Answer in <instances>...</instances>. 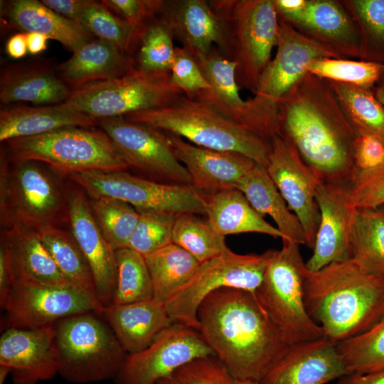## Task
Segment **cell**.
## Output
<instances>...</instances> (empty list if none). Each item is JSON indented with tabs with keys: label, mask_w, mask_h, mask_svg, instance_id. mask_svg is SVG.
<instances>
[{
	"label": "cell",
	"mask_w": 384,
	"mask_h": 384,
	"mask_svg": "<svg viewBox=\"0 0 384 384\" xmlns=\"http://www.w3.org/2000/svg\"><path fill=\"white\" fill-rule=\"evenodd\" d=\"M336 346L348 373L384 370V316L369 329Z\"/></svg>",
	"instance_id": "41"
},
{
	"label": "cell",
	"mask_w": 384,
	"mask_h": 384,
	"mask_svg": "<svg viewBox=\"0 0 384 384\" xmlns=\"http://www.w3.org/2000/svg\"><path fill=\"white\" fill-rule=\"evenodd\" d=\"M373 91L377 98L384 105V88L375 87Z\"/></svg>",
	"instance_id": "59"
},
{
	"label": "cell",
	"mask_w": 384,
	"mask_h": 384,
	"mask_svg": "<svg viewBox=\"0 0 384 384\" xmlns=\"http://www.w3.org/2000/svg\"><path fill=\"white\" fill-rule=\"evenodd\" d=\"M10 370L5 366H0V384H4Z\"/></svg>",
	"instance_id": "58"
},
{
	"label": "cell",
	"mask_w": 384,
	"mask_h": 384,
	"mask_svg": "<svg viewBox=\"0 0 384 384\" xmlns=\"http://www.w3.org/2000/svg\"><path fill=\"white\" fill-rule=\"evenodd\" d=\"M71 89L54 68L43 63L14 64L6 67L0 78V101L4 105L26 102L38 105L66 101Z\"/></svg>",
	"instance_id": "26"
},
{
	"label": "cell",
	"mask_w": 384,
	"mask_h": 384,
	"mask_svg": "<svg viewBox=\"0 0 384 384\" xmlns=\"http://www.w3.org/2000/svg\"><path fill=\"white\" fill-rule=\"evenodd\" d=\"M36 230L66 279L72 284L96 295L90 265L73 235L55 225H46Z\"/></svg>",
	"instance_id": "36"
},
{
	"label": "cell",
	"mask_w": 384,
	"mask_h": 384,
	"mask_svg": "<svg viewBox=\"0 0 384 384\" xmlns=\"http://www.w3.org/2000/svg\"><path fill=\"white\" fill-rule=\"evenodd\" d=\"M170 75L173 84L190 97L210 88L198 62L182 47L175 48Z\"/></svg>",
	"instance_id": "49"
},
{
	"label": "cell",
	"mask_w": 384,
	"mask_h": 384,
	"mask_svg": "<svg viewBox=\"0 0 384 384\" xmlns=\"http://www.w3.org/2000/svg\"><path fill=\"white\" fill-rule=\"evenodd\" d=\"M100 315L111 327L127 354L145 348L174 323L165 304L154 298L104 306Z\"/></svg>",
	"instance_id": "25"
},
{
	"label": "cell",
	"mask_w": 384,
	"mask_h": 384,
	"mask_svg": "<svg viewBox=\"0 0 384 384\" xmlns=\"http://www.w3.org/2000/svg\"><path fill=\"white\" fill-rule=\"evenodd\" d=\"M97 120L60 104L14 106L0 112V141L36 137L70 127H93Z\"/></svg>",
	"instance_id": "30"
},
{
	"label": "cell",
	"mask_w": 384,
	"mask_h": 384,
	"mask_svg": "<svg viewBox=\"0 0 384 384\" xmlns=\"http://www.w3.org/2000/svg\"><path fill=\"white\" fill-rule=\"evenodd\" d=\"M375 87L384 88V65L381 75Z\"/></svg>",
	"instance_id": "60"
},
{
	"label": "cell",
	"mask_w": 384,
	"mask_h": 384,
	"mask_svg": "<svg viewBox=\"0 0 384 384\" xmlns=\"http://www.w3.org/2000/svg\"><path fill=\"white\" fill-rule=\"evenodd\" d=\"M320 220L313 252L306 262L309 271H317L351 257L350 234L355 208L349 184L320 181L316 191Z\"/></svg>",
	"instance_id": "19"
},
{
	"label": "cell",
	"mask_w": 384,
	"mask_h": 384,
	"mask_svg": "<svg viewBox=\"0 0 384 384\" xmlns=\"http://www.w3.org/2000/svg\"><path fill=\"white\" fill-rule=\"evenodd\" d=\"M153 287V298L166 302L194 275L201 263L188 252L171 243L144 256Z\"/></svg>",
	"instance_id": "35"
},
{
	"label": "cell",
	"mask_w": 384,
	"mask_h": 384,
	"mask_svg": "<svg viewBox=\"0 0 384 384\" xmlns=\"http://www.w3.org/2000/svg\"><path fill=\"white\" fill-rule=\"evenodd\" d=\"M327 82L357 135H373L384 143V105L373 89Z\"/></svg>",
	"instance_id": "37"
},
{
	"label": "cell",
	"mask_w": 384,
	"mask_h": 384,
	"mask_svg": "<svg viewBox=\"0 0 384 384\" xmlns=\"http://www.w3.org/2000/svg\"><path fill=\"white\" fill-rule=\"evenodd\" d=\"M158 384H260L238 378L230 373L214 356L193 361Z\"/></svg>",
	"instance_id": "47"
},
{
	"label": "cell",
	"mask_w": 384,
	"mask_h": 384,
	"mask_svg": "<svg viewBox=\"0 0 384 384\" xmlns=\"http://www.w3.org/2000/svg\"><path fill=\"white\" fill-rule=\"evenodd\" d=\"M101 1L110 10L124 20L139 36L146 24L160 14L164 2L161 0H104Z\"/></svg>",
	"instance_id": "50"
},
{
	"label": "cell",
	"mask_w": 384,
	"mask_h": 384,
	"mask_svg": "<svg viewBox=\"0 0 384 384\" xmlns=\"http://www.w3.org/2000/svg\"><path fill=\"white\" fill-rule=\"evenodd\" d=\"M270 145L266 170L288 207L301 223L306 246L312 249L320 220L316 191L321 181L283 134L275 136Z\"/></svg>",
	"instance_id": "17"
},
{
	"label": "cell",
	"mask_w": 384,
	"mask_h": 384,
	"mask_svg": "<svg viewBox=\"0 0 384 384\" xmlns=\"http://www.w3.org/2000/svg\"><path fill=\"white\" fill-rule=\"evenodd\" d=\"M209 3L227 25L238 85L254 93L277 45L279 17L274 0Z\"/></svg>",
	"instance_id": "9"
},
{
	"label": "cell",
	"mask_w": 384,
	"mask_h": 384,
	"mask_svg": "<svg viewBox=\"0 0 384 384\" xmlns=\"http://www.w3.org/2000/svg\"><path fill=\"white\" fill-rule=\"evenodd\" d=\"M123 117L186 139L199 147L239 153L265 168L268 163L270 142L210 105L185 94L164 107Z\"/></svg>",
	"instance_id": "4"
},
{
	"label": "cell",
	"mask_w": 384,
	"mask_h": 384,
	"mask_svg": "<svg viewBox=\"0 0 384 384\" xmlns=\"http://www.w3.org/2000/svg\"><path fill=\"white\" fill-rule=\"evenodd\" d=\"M304 302L324 337L338 343L366 331L384 316V277L363 272L351 258L307 270Z\"/></svg>",
	"instance_id": "3"
},
{
	"label": "cell",
	"mask_w": 384,
	"mask_h": 384,
	"mask_svg": "<svg viewBox=\"0 0 384 384\" xmlns=\"http://www.w3.org/2000/svg\"><path fill=\"white\" fill-rule=\"evenodd\" d=\"M68 178L91 198L108 197L133 206L139 213L205 215L203 195L191 186L149 181L122 171H90Z\"/></svg>",
	"instance_id": "13"
},
{
	"label": "cell",
	"mask_w": 384,
	"mask_h": 384,
	"mask_svg": "<svg viewBox=\"0 0 384 384\" xmlns=\"http://www.w3.org/2000/svg\"><path fill=\"white\" fill-rule=\"evenodd\" d=\"M79 23L97 38L112 45L127 55L132 57L134 53L139 36L102 1L89 0Z\"/></svg>",
	"instance_id": "43"
},
{
	"label": "cell",
	"mask_w": 384,
	"mask_h": 384,
	"mask_svg": "<svg viewBox=\"0 0 384 384\" xmlns=\"http://www.w3.org/2000/svg\"><path fill=\"white\" fill-rule=\"evenodd\" d=\"M353 155L356 171L375 168L384 162V143L373 135H357Z\"/></svg>",
	"instance_id": "51"
},
{
	"label": "cell",
	"mask_w": 384,
	"mask_h": 384,
	"mask_svg": "<svg viewBox=\"0 0 384 384\" xmlns=\"http://www.w3.org/2000/svg\"><path fill=\"white\" fill-rule=\"evenodd\" d=\"M349 198L354 208L384 206V162L365 171H356L349 184Z\"/></svg>",
	"instance_id": "48"
},
{
	"label": "cell",
	"mask_w": 384,
	"mask_h": 384,
	"mask_svg": "<svg viewBox=\"0 0 384 384\" xmlns=\"http://www.w3.org/2000/svg\"><path fill=\"white\" fill-rule=\"evenodd\" d=\"M2 10L4 18L14 28L26 33L43 34L72 52L93 36L80 24L60 16L41 1H8Z\"/></svg>",
	"instance_id": "28"
},
{
	"label": "cell",
	"mask_w": 384,
	"mask_h": 384,
	"mask_svg": "<svg viewBox=\"0 0 384 384\" xmlns=\"http://www.w3.org/2000/svg\"><path fill=\"white\" fill-rule=\"evenodd\" d=\"M357 28L359 60L384 65V0H341Z\"/></svg>",
	"instance_id": "40"
},
{
	"label": "cell",
	"mask_w": 384,
	"mask_h": 384,
	"mask_svg": "<svg viewBox=\"0 0 384 384\" xmlns=\"http://www.w3.org/2000/svg\"><path fill=\"white\" fill-rule=\"evenodd\" d=\"M166 135L176 156L186 167L191 186L201 193L235 188L257 164L239 153L205 149L175 135Z\"/></svg>",
	"instance_id": "23"
},
{
	"label": "cell",
	"mask_w": 384,
	"mask_h": 384,
	"mask_svg": "<svg viewBox=\"0 0 384 384\" xmlns=\"http://www.w3.org/2000/svg\"><path fill=\"white\" fill-rule=\"evenodd\" d=\"M383 65L362 60L322 57L311 60L306 71L326 81L374 89Z\"/></svg>",
	"instance_id": "45"
},
{
	"label": "cell",
	"mask_w": 384,
	"mask_h": 384,
	"mask_svg": "<svg viewBox=\"0 0 384 384\" xmlns=\"http://www.w3.org/2000/svg\"><path fill=\"white\" fill-rule=\"evenodd\" d=\"M272 251L247 255L230 251L201 263L191 279L166 302L170 318L198 330V309L210 293L231 287L256 294Z\"/></svg>",
	"instance_id": "12"
},
{
	"label": "cell",
	"mask_w": 384,
	"mask_h": 384,
	"mask_svg": "<svg viewBox=\"0 0 384 384\" xmlns=\"http://www.w3.org/2000/svg\"><path fill=\"white\" fill-rule=\"evenodd\" d=\"M336 343L321 337L289 345L260 384H326L347 374Z\"/></svg>",
	"instance_id": "22"
},
{
	"label": "cell",
	"mask_w": 384,
	"mask_h": 384,
	"mask_svg": "<svg viewBox=\"0 0 384 384\" xmlns=\"http://www.w3.org/2000/svg\"><path fill=\"white\" fill-rule=\"evenodd\" d=\"M350 251V258L363 272L384 277V206L355 208Z\"/></svg>",
	"instance_id": "34"
},
{
	"label": "cell",
	"mask_w": 384,
	"mask_h": 384,
	"mask_svg": "<svg viewBox=\"0 0 384 384\" xmlns=\"http://www.w3.org/2000/svg\"><path fill=\"white\" fill-rule=\"evenodd\" d=\"M174 39L160 15L151 20L142 28L132 55L134 70L146 74L170 73L175 55Z\"/></svg>",
	"instance_id": "38"
},
{
	"label": "cell",
	"mask_w": 384,
	"mask_h": 384,
	"mask_svg": "<svg viewBox=\"0 0 384 384\" xmlns=\"http://www.w3.org/2000/svg\"><path fill=\"white\" fill-rule=\"evenodd\" d=\"M176 216L166 213H140L127 247L144 257L172 243Z\"/></svg>",
	"instance_id": "46"
},
{
	"label": "cell",
	"mask_w": 384,
	"mask_h": 384,
	"mask_svg": "<svg viewBox=\"0 0 384 384\" xmlns=\"http://www.w3.org/2000/svg\"><path fill=\"white\" fill-rule=\"evenodd\" d=\"M0 366L14 384H36L58 374L54 326L6 328L0 338Z\"/></svg>",
	"instance_id": "20"
},
{
	"label": "cell",
	"mask_w": 384,
	"mask_h": 384,
	"mask_svg": "<svg viewBox=\"0 0 384 384\" xmlns=\"http://www.w3.org/2000/svg\"><path fill=\"white\" fill-rule=\"evenodd\" d=\"M336 384H384V370L366 373H347Z\"/></svg>",
	"instance_id": "55"
},
{
	"label": "cell",
	"mask_w": 384,
	"mask_h": 384,
	"mask_svg": "<svg viewBox=\"0 0 384 384\" xmlns=\"http://www.w3.org/2000/svg\"><path fill=\"white\" fill-rule=\"evenodd\" d=\"M202 194L207 220L223 236L256 233L282 240L277 227L267 222L240 190L231 188Z\"/></svg>",
	"instance_id": "31"
},
{
	"label": "cell",
	"mask_w": 384,
	"mask_h": 384,
	"mask_svg": "<svg viewBox=\"0 0 384 384\" xmlns=\"http://www.w3.org/2000/svg\"><path fill=\"white\" fill-rule=\"evenodd\" d=\"M278 122L321 181L350 184L357 134L326 80L306 73L279 102Z\"/></svg>",
	"instance_id": "1"
},
{
	"label": "cell",
	"mask_w": 384,
	"mask_h": 384,
	"mask_svg": "<svg viewBox=\"0 0 384 384\" xmlns=\"http://www.w3.org/2000/svg\"><path fill=\"white\" fill-rule=\"evenodd\" d=\"M198 63L210 88L192 98L210 105L230 119L247 127V101L241 98L239 92L235 62L213 47L208 55Z\"/></svg>",
	"instance_id": "33"
},
{
	"label": "cell",
	"mask_w": 384,
	"mask_h": 384,
	"mask_svg": "<svg viewBox=\"0 0 384 384\" xmlns=\"http://www.w3.org/2000/svg\"><path fill=\"white\" fill-rule=\"evenodd\" d=\"M11 161H34L58 174L122 171L129 166L110 138L93 127H70L4 142Z\"/></svg>",
	"instance_id": "7"
},
{
	"label": "cell",
	"mask_w": 384,
	"mask_h": 384,
	"mask_svg": "<svg viewBox=\"0 0 384 384\" xmlns=\"http://www.w3.org/2000/svg\"><path fill=\"white\" fill-rule=\"evenodd\" d=\"M48 38L38 33H27L26 42L28 52L31 54H38L46 49Z\"/></svg>",
	"instance_id": "57"
},
{
	"label": "cell",
	"mask_w": 384,
	"mask_h": 384,
	"mask_svg": "<svg viewBox=\"0 0 384 384\" xmlns=\"http://www.w3.org/2000/svg\"><path fill=\"white\" fill-rule=\"evenodd\" d=\"M235 188L246 197L253 208L262 216H270L277 228L287 240L306 245L304 229L297 215L269 176L266 168L257 164L239 182Z\"/></svg>",
	"instance_id": "32"
},
{
	"label": "cell",
	"mask_w": 384,
	"mask_h": 384,
	"mask_svg": "<svg viewBox=\"0 0 384 384\" xmlns=\"http://www.w3.org/2000/svg\"><path fill=\"white\" fill-rule=\"evenodd\" d=\"M97 124L129 167L166 183L191 186L186 167L176 156L164 132L123 117L100 119Z\"/></svg>",
	"instance_id": "16"
},
{
	"label": "cell",
	"mask_w": 384,
	"mask_h": 384,
	"mask_svg": "<svg viewBox=\"0 0 384 384\" xmlns=\"http://www.w3.org/2000/svg\"><path fill=\"white\" fill-rule=\"evenodd\" d=\"M211 356L212 350L197 329L174 322L147 347L127 354L114 380L116 384H158L188 363Z\"/></svg>",
	"instance_id": "15"
},
{
	"label": "cell",
	"mask_w": 384,
	"mask_h": 384,
	"mask_svg": "<svg viewBox=\"0 0 384 384\" xmlns=\"http://www.w3.org/2000/svg\"><path fill=\"white\" fill-rule=\"evenodd\" d=\"M274 4L278 17L292 24L304 12L307 0H274Z\"/></svg>",
	"instance_id": "54"
},
{
	"label": "cell",
	"mask_w": 384,
	"mask_h": 384,
	"mask_svg": "<svg viewBox=\"0 0 384 384\" xmlns=\"http://www.w3.org/2000/svg\"><path fill=\"white\" fill-rule=\"evenodd\" d=\"M289 25L341 58H360L358 31L341 1L307 0L302 14Z\"/></svg>",
	"instance_id": "24"
},
{
	"label": "cell",
	"mask_w": 384,
	"mask_h": 384,
	"mask_svg": "<svg viewBox=\"0 0 384 384\" xmlns=\"http://www.w3.org/2000/svg\"><path fill=\"white\" fill-rule=\"evenodd\" d=\"M0 171L1 220L4 226L37 230L60 220L68 201L39 162L11 161L4 152Z\"/></svg>",
	"instance_id": "10"
},
{
	"label": "cell",
	"mask_w": 384,
	"mask_h": 384,
	"mask_svg": "<svg viewBox=\"0 0 384 384\" xmlns=\"http://www.w3.org/2000/svg\"><path fill=\"white\" fill-rule=\"evenodd\" d=\"M14 283L10 258L4 242L0 246V305L4 306Z\"/></svg>",
	"instance_id": "53"
},
{
	"label": "cell",
	"mask_w": 384,
	"mask_h": 384,
	"mask_svg": "<svg viewBox=\"0 0 384 384\" xmlns=\"http://www.w3.org/2000/svg\"><path fill=\"white\" fill-rule=\"evenodd\" d=\"M198 331L233 376L260 381L289 344L255 294L224 287L198 309Z\"/></svg>",
	"instance_id": "2"
},
{
	"label": "cell",
	"mask_w": 384,
	"mask_h": 384,
	"mask_svg": "<svg viewBox=\"0 0 384 384\" xmlns=\"http://www.w3.org/2000/svg\"><path fill=\"white\" fill-rule=\"evenodd\" d=\"M133 70L131 56L97 38L81 45L57 68L59 76L72 91Z\"/></svg>",
	"instance_id": "27"
},
{
	"label": "cell",
	"mask_w": 384,
	"mask_h": 384,
	"mask_svg": "<svg viewBox=\"0 0 384 384\" xmlns=\"http://www.w3.org/2000/svg\"><path fill=\"white\" fill-rule=\"evenodd\" d=\"M10 258L14 282L71 284L63 275L36 230L14 227L1 238Z\"/></svg>",
	"instance_id": "29"
},
{
	"label": "cell",
	"mask_w": 384,
	"mask_h": 384,
	"mask_svg": "<svg viewBox=\"0 0 384 384\" xmlns=\"http://www.w3.org/2000/svg\"><path fill=\"white\" fill-rule=\"evenodd\" d=\"M41 1L60 16L79 23L81 14L89 0H41Z\"/></svg>",
	"instance_id": "52"
},
{
	"label": "cell",
	"mask_w": 384,
	"mask_h": 384,
	"mask_svg": "<svg viewBox=\"0 0 384 384\" xmlns=\"http://www.w3.org/2000/svg\"><path fill=\"white\" fill-rule=\"evenodd\" d=\"M322 57L341 58L279 18L275 55L247 100V128L269 142L279 134V102L306 73L308 64Z\"/></svg>",
	"instance_id": "5"
},
{
	"label": "cell",
	"mask_w": 384,
	"mask_h": 384,
	"mask_svg": "<svg viewBox=\"0 0 384 384\" xmlns=\"http://www.w3.org/2000/svg\"><path fill=\"white\" fill-rule=\"evenodd\" d=\"M103 306L95 294L72 284L52 285L16 281L2 309L5 311L6 328H36L54 325L75 314H101Z\"/></svg>",
	"instance_id": "14"
},
{
	"label": "cell",
	"mask_w": 384,
	"mask_h": 384,
	"mask_svg": "<svg viewBox=\"0 0 384 384\" xmlns=\"http://www.w3.org/2000/svg\"><path fill=\"white\" fill-rule=\"evenodd\" d=\"M115 257L117 280L111 304L153 298L152 282L144 257L129 247L117 250Z\"/></svg>",
	"instance_id": "42"
},
{
	"label": "cell",
	"mask_w": 384,
	"mask_h": 384,
	"mask_svg": "<svg viewBox=\"0 0 384 384\" xmlns=\"http://www.w3.org/2000/svg\"><path fill=\"white\" fill-rule=\"evenodd\" d=\"M93 215L106 240L117 250L127 247L139 213L118 199L101 197L89 201Z\"/></svg>",
	"instance_id": "44"
},
{
	"label": "cell",
	"mask_w": 384,
	"mask_h": 384,
	"mask_svg": "<svg viewBox=\"0 0 384 384\" xmlns=\"http://www.w3.org/2000/svg\"><path fill=\"white\" fill-rule=\"evenodd\" d=\"M297 243L282 241L273 250L256 295L287 343L324 337L322 329L309 315L304 302L307 268Z\"/></svg>",
	"instance_id": "8"
},
{
	"label": "cell",
	"mask_w": 384,
	"mask_h": 384,
	"mask_svg": "<svg viewBox=\"0 0 384 384\" xmlns=\"http://www.w3.org/2000/svg\"><path fill=\"white\" fill-rule=\"evenodd\" d=\"M67 201L71 235L90 265L96 297L103 306L110 305L117 280L115 250L100 230L84 193L72 192Z\"/></svg>",
	"instance_id": "21"
},
{
	"label": "cell",
	"mask_w": 384,
	"mask_h": 384,
	"mask_svg": "<svg viewBox=\"0 0 384 384\" xmlns=\"http://www.w3.org/2000/svg\"><path fill=\"white\" fill-rule=\"evenodd\" d=\"M172 242L191 254L201 264L231 251L224 236L207 220L192 213L176 216Z\"/></svg>",
	"instance_id": "39"
},
{
	"label": "cell",
	"mask_w": 384,
	"mask_h": 384,
	"mask_svg": "<svg viewBox=\"0 0 384 384\" xmlns=\"http://www.w3.org/2000/svg\"><path fill=\"white\" fill-rule=\"evenodd\" d=\"M58 374L78 384L114 379L127 353L95 312L70 316L54 325Z\"/></svg>",
	"instance_id": "6"
},
{
	"label": "cell",
	"mask_w": 384,
	"mask_h": 384,
	"mask_svg": "<svg viewBox=\"0 0 384 384\" xmlns=\"http://www.w3.org/2000/svg\"><path fill=\"white\" fill-rule=\"evenodd\" d=\"M6 50L14 59L25 56L28 52L26 33L19 32L11 36L6 42Z\"/></svg>",
	"instance_id": "56"
},
{
	"label": "cell",
	"mask_w": 384,
	"mask_h": 384,
	"mask_svg": "<svg viewBox=\"0 0 384 384\" xmlns=\"http://www.w3.org/2000/svg\"><path fill=\"white\" fill-rule=\"evenodd\" d=\"M159 15L168 24L174 38L197 62L206 58L213 47L231 60L227 25L209 1H164Z\"/></svg>",
	"instance_id": "18"
},
{
	"label": "cell",
	"mask_w": 384,
	"mask_h": 384,
	"mask_svg": "<svg viewBox=\"0 0 384 384\" xmlns=\"http://www.w3.org/2000/svg\"><path fill=\"white\" fill-rule=\"evenodd\" d=\"M183 94L173 84L170 73L146 74L134 70L73 90L60 105L97 120L161 107Z\"/></svg>",
	"instance_id": "11"
}]
</instances>
